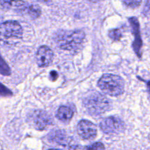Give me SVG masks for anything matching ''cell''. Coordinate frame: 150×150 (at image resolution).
Wrapping results in <instances>:
<instances>
[{
	"label": "cell",
	"instance_id": "obj_1",
	"mask_svg": "<svg viewBox=\"0 0 150 150\" xmlns=\"http://www.w3.org/2000/svg\"><path fill=\"white\" fill-rule=\"evenodd\" d=\"M85 38L82 30L61 31L56 34L54 40L60 49L75 52L81 48Z\"/></svg>",
	"mask_w": 150,
	"mask_h": 150
},
{
	"label": "cell",
	"instance_id": "obj_2",
	"mask_svg": "<svg viewBox=\"0 0 150 150\" xmlns=\"http://www.w3.org/2000/svg\"><path fill=\"white\" fill-rule=\"evenodd\" d=\"M23 38V29L16 21H7L0 25V42L13 47L19 44Z\"/></svg>",
	"mask_w": 150,
	"mask_h": 150
},
{
	"label": "cell",
	"instance_id": "obj_3",
	"mask_svg": "<svg viewBox=\"0 0 150 150\" xmlns=\"http://www.w3.org/2000/svg\"><path fill=\"white\" fill-rule=\"evenodd\" d=\"M83 105L90 114L99 116L104 114L110 109L111 103L110 100L102 94L94 92L84 98Z\"/></svg>",
	"mask_w": 150,
	"mask_h": 150
},
{
	"label": "cell",
	"instance_id": "obj_4",
	"mask_svg": "<svg viewBox=\"0 0 150 150\" xmlns=\"http://www.w3.org/2000/svg\"><path fill=\"white\" fill-rule=\"evenodd\" d=\"M98 86L104 93L117 97L122 95L124 91V81L116 75L104 74L99 80Z\"/></svg>",
	"mask_w": 150,
	"mask_h": 150
},
{
	"label": "cell",
	"instance_id": "obj_5",
	"mask_svg": "<svg viewBox=\"0 0 150 150\" xmlns=\"http://www.w3.org/2000/svg\"><path fill=\"white\" fill-rule=\"evenodd\" d=\"M28 122L38 130H44L52 124L51 116L44 110H35L28 115Z\"/></svg>",
	"mask_w": 150,
	"mask_h": 150
},
{
	"label": "cell",
	"instance_id": "obj_6",
	"mask_svg": "<svg viewBox=\"0 0 150 150\" xmlns=\"http://www.w3.org/2000/svg\"><path fill=\"white\" fill-rule=\"evenodd\" d=\"M100 128L106 134L114 135L124 130L125 125L121 119L116 117H109L100 122Z\"/></svg>",
	"mask_w": 150,
	"mask_h": 150
},
{
	"label": "cell",
	"instance_id": "obj_7",
	"mask_svg": "<svg viewBox=\"0 0 150 150\" xmlns=\"http://www.w3.org/2000/svg\"><path fill=\"white\" fill-rule=\"evenodd\" d=\"M76 130L79 136L85 140H93L97 135L96 126L88 120L79 121L76 127Z\"/></svg>",
	"mask_w": 150,
	"mask_h": 150
},
{
	"label": "cell",
	"instance_id": "obj_8",
	"mask_svg": "<svg viewBox=\"0 0 150 150\" xmlns=\"http://www.w3.org/2000/svg\"><path fill=\"white\" fill-rule=\"evenodd\" d=\"M54 54L49 47L42 45L38 49L36 53V62L40 67H45L49 65L53 61Z\"/></svg>",
	"mask_w": 150,
	"mask_h": 150
},
{
	"label": "cell",
	"instance_id": "obj_9",
	"mask_svg": "<svg viewBox=\"0 0 150 150\" xmlns=\"http://www.w3.org/2000/svg\"><path fill=\"white\" fill-rule=\"evenodd\" d=\"M129 21L130 23L131 26H132V34L135 36V40H134L132 46H133V49L135 51V54H137L139 58H141V48H142L143 42L141 40V34H140V25L139 22H138V19L135 17L129 18Z\"/></svg>",
	"mask_w": 150,
	"mask_h": 150
},
{
	"label": "cell",
	"instance_id": "obj_10",
	"mask_svg": "<svg viewBox=\"0 0 150 150\" xmlns=\"http://www.w3.org/2000/svg\"><path fill=\"white\" fill-rule=\"evenodd\" d=\"M49 139L53 143L57 144L58 145L61 146H67L70 149H77L79 148V146H76V145L73 144L71 142V140L66 135V132L63 130H56L50 133L49 136Z\"/></svg>",
	"mask_w": 150,
	"mask_h": 150
},
{
	"label": "cell",
	"instance_id": "obj_11",
	"mask_svg": "<svg viewBox=\"0 0 150 150\" xmlns=\"http://www.w3.org/2000/svg\"><path fill=\"white\" fill-rule=\"evenodd\" d=\"M26 4L24 0H0V7L2 10H14L20 14H22Z\"/></svg>",
	"mask_w": 150,
	"mask_h": 150
},
{
	"label": "cell",
	"instance_id": "obj_12",
	"mask_svg": "<svg viewBox=\"0 0 150 150\" xmlns=\"http://www.w3.org/2000/svg\"><path fill=\"white\" fill-rule=\"evenodd\" d=\"M74 116V111L70 107L66 106V105H63V106H60L58 108L57 111V118L60 121L66 122L70 121L72 119Z\"/></svg>",
	"mask_w": 150,
	"mask_h": 150
},
{
	"label": "cell",
	"instance_id": "obj_13",
	"mask_svg": "<svg viewBox=\"0 0 150 150\" xmlns=\"http://www.w3.org/2000/svg\"><path fill=\"white\" fill-rule=\"evenodd\" d=\"M41 7L38 5V4H30V3H27L24 9L23 12H22V15H25V16H28L32 19H36L41 16Z\"/></svg>",
	"mask_w": 150,
	"mask_h": 150
},
{
	"label": "cell",
	"instance_id": "obj_14",
	"mask_svg": "<svg viewBox=\"0 0 150 150\" xmlns=\"http://www.w3.org/2000/svg\"><path fill=\"white\" fill-rule=\"evenodd\" d=\"M10 73H11V70H10V67L0 55V74L7 76H10Z\"/></svg>",
	"mask_w": 150,
	"mask_h": 150
},
{
	"label": "cell",
	"instance_id": "obj_15",
	"mask_svg": "<svg viewBox=\"0 0 150 150\" xmlns=\"http://www.w3.org/2000/svg\"><path fill=\"white\" fill-rule=\"evenodd\" d=\"M142 0H123V2L126 7L130 8H136L139 7Z\"/></svg>",
	"mask_w": 150,
	"mask_h": 150
},
{
	"label": "cell",
	"instance_id": "obj_16",
	"mask_svg": "<svg viewBox=\"0 0 150 150\" xmlns=\"http://www.w3.org/2000/svg\"><path fill=\"white\" fill-rule=\"evenodd\" d=\"M121 36V32L119 29H112L109 32V37L113 40H119Z\"/></svg>",
	"mask_w": 150,
	"mask_h": 150
},
{
	"label": "cell",
	"instance_id": "obj_17",
	"mask_svg": "<svg viewBox=\"0 0 150 150\" xmlns=\"http://www.w3.org/2000/svg\"><path fill=\"white\" fill-rule=\"evenodd\" d=\"M13 95L12 92L9 89H7L5 86L0 83V96H4V97H8L11 96Z\"/></svg>",
	"mask_w": 150,
	"mask_h": 150
},
{
	"label": "cell",
	"instance_id": "obj_18",
	"mask_svg": "<svg viewBox=\"0 0 150 150\" xmlns=\"http://www.w3.org/2000/svg\"><path fill=\"white\" fill-rule=\"evenodd\" d=\"M85 149H104V146L101 143H95L94 144L85 147Z\"/></svg>",
	"mask_w": 150,
	"mask_h": 150
},
{
	"label": "cell",
	"instance_id": "obj_19",
	"mask_svg": "<svg viewBox=\"0 0 150 150\" xmlns=\"http://www.w3.org/2000/svg\"><path fill=\"white\" fill-rule=\"evenodd\" d=\"M39 1H43V2H45V3H49L51 1V0H39Z\"/></svg>",
	"mask_w": 150,
	"mask_h": 150
},
{
	"label": "cell",
	"instance_id": "obj_20",
	"mask_svg": "<svg viewBox=\"0 0 150 150\" xmlns=\"http://www.w3.org/2000/svg\"><path fill=\"white\" fill-rule=\"evenodd\" d=\"M147 86H148L149 91V92H150V81H148V82H147Z\"/></svg>",
	"mask_w": 150,
	"mask_h": 150
},
{
	"label": "cell",
	"instance_id": "obj_21",
	"mask_svg": "<svg viewBox=\"0 0 150 150\" xmlns=\"http://www.w3.org/2000/svg\"><path fill=\"white\" fill-rule=\"evenodd\" d=\"M88 1H91V2H97V1H100V0H88Z\"/></svg>",
	"mask_w": 150,
	"mask_h": 150
}]
</instances>
